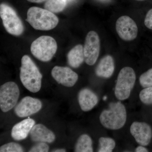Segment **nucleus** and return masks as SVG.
Masks as SVG:
<instances>
[{
  "label": "nucleus",
  "instance_id": "1",
  "mask_svg": "<svg viewBox=\"0 0 152 152\" xmlns=\"http://www.w3.org/2000/svg\"><path fill=\"white\" fill-rule=\"evenodd\" d=\"M20 77L24 86L31 92L37 93L40 90L42 75L35 63L27 55L22 58Z\"/></svg>",
  "mask_w": 152,
  "mask_h": 152
},
{
  "label": "nucleus",
  "instance_id": "2",
  "mask_svg": "<svg viewBox=\"0 0 152 152\" xmlns=\"http://www.w3.org/2000/svg\"><path fill=\"white\" fill-rule=\"evenodd\" d=\"M127 113L125 106L121 102L111 103L108 109L101 113L100 121L104 127L111 130H118L126 124Z\"/></svg>",
  "mask_w": 152,
  "mask_h": 152
},
{
  "label": "nucleus",
  "instance_id": "3",
  "mask_svg": "<svg viewBox=\"0 0 152 152\" xmlns=\"http://www.w3.org/2000/svg\"><path fill=\"white\" fill-rule=\"evenodd\" d=\"M27 21L36 30L49 31L54 28L59 20L53 13L46 9L32 7L28 10Z\"/></svg>",
  "mask_w": 152,
  "mask_h": 152
},
{
  "label": "nucleus",
  "instance_id": "4",
  "mask_svg": "<svg viewBox=\"0 0 152 152\" xmlns=\"http://www.w3.org/2000/svg\"><path fill=\"white\" fill-rule=\"evenodd\" d=\"M57 50V44L55 39L48 36H41L31 44L32 54L38 60L48 62L52 59Z\"/></svg>",
  "mask_w": 152,
  "mask_h": 152
},
{
  "label": "nucleus",
  "instance_id": "5",
  "mask_svg": "<svg viewBox=\"0 0 152 152\" xmlns=\"http://www.w3.org/2000/svg\"><path fill=\"white\" fill-rule=\"evenodd\" d=\"M136 79L135 73L132 68L125 67L121 70L115 88V95L118 99L123 101L129 98L134 86Z\"/></svg>",
  "mask_w": 152,
  "mask_h": 152
},
{
  "label": "nucleus",
  "instance_id": "6",
  "mask_svg": "<svg viewBox=\"0 0 152 152\" xmlns=\"http://www.w3.org/2000/svg\"><path fill=\"white\" fill-rule=\"evenodd\" d=\"M0 16L6 31L11 34L18 36L24 31V26L21 20L15 11L6 4L0 6Z\"/></svg>",
  "mask_w": 152,
  "mask_h": 152
},
{
  "label": "nucleus",
  "instance_id": "7",
  "mask_svg": "<svg viewBox=\"0 0 152 152\" xmlns=\"http://www.w3.org/2000/svg\"><path fill=\"white\" fill-rule=\"evenodd\" d=\"M20 96V90L16 83L9 82L0 88V108L4 113L10 110L15 106Z\"/></svg>",
  "mask_w": 152,
  "mask_h": 152
},
{
  "label": "nucleus",
  "instance_id": "8",
  "mask_svg": "<svg viewBox=\"0 0 152 152\" xmlns=\"http://www.w3.org/2000/svg\"><path fill=\"white\" fill-rule=\"evenodd\" d=\"M100 48L99 35L94 31H91L87 34L84 47L85 61L87 64L92 66L96 63L99 54Z\"/></svg>",
  "mask_w": 152,
  "mask_h": 152
},
{
  "label": "nucleus",
  "instance_id": "9",
  "mask_svg": "<svg viewBox=\"0 0 152 152\" xmlns=\"http://www.w3.org/2000/svg\"><path fill=\"white\" fill-rule=\"evenodd\" d=\"M116 29L120 37L124 40H133L137 36V26L134 20L127 16H123L118 19Z\"/></svg>",
  "mask_w": 152,
  "mask_h": 152
},
{
  "label": "nucleus",
  "instance_id": "10",
  "mask_svg": "<svg viewBox=\"0 0 152 152\" xmlns=\"http://www.w3.org/2000/svg\"><path fill=\"white\" fill-rule=\"evenodd\" d=\"M42 102L39 99L26 96L23 98L15 108V113L20 118H24L38 113L42 109Z\"/></svg>",
  "mask_w": 152,
  "mask_h": 152
},
{
  "label": "nucleus",
  "instance_id": "11",
  "mask_svg": "<svg viewBox=\"0 0 152 152\" xmlns=\"http://www.w3.org/2000/svg\"><path fill=\"white\" fill-rule=\"evenodd\" d=\"M51 74L58 83L66 87L73 86L78 79L77 74L67 67L56 66L52 69Z\"/></svg>",
  "mask_w": 152,
  "mask_h": 152
},
{
  "label": "nucleus",
  "instance_id": "12",
  "mask_svg": "<svg viewBox=\"0 0 152 152\" xmlns=\"http://www.w3.org/2000/svg\"><path fill=\"white\" fill-rule=\"evenodd\" d=\"M130 132L136 141L141 145H148L151 140V128L146 123L134 122L131 125Z\"/></svg>",
  "mask_w": 152,
  "mask_h": 152
},
{
  "label": "nucleus",
  "instance_id": "13",
  "mask_svg": "<svg viewBox=\"0 0 152 152\" xmlns=\"http://www.w3.org/2000/svg\"><path fill=\"white\" fill-rule=\"evenodd\" d=\"M31 140L33 142L51 143L56 140V136L51 131L42 124L34 125L30 132Z\"/></svg>",
  "mask_w": 152,
  "mask_h": 152
},
{
  "label": "nucleus",
  "instance_id": "14",
  "mask_svg": "<svg viewBox=\"0 0 152 152\" xmlns=\"http://www.w3.org/2000/svg\"><path fill=\"white\" fill-rule=\"evenodd\" d=\"M35 124L34 120L30 118L18 123L12 129V137L17 141L22 140L26 138Z\"/></svg>",
  "mask_w": 152,
  "mask_h": 152
},
{
  "label": "nucleus",
  "instance_id": "15",
  "mask_svg": "<svg viewBox=\"0 0 152 152\" xmlns=\"http://www.w3.org/2000/svg\"><path fill=\"white\" fill-rule=\"evenodd\" d=\"M79 105L82 110L89 111L97 104L99 99L93 91L88 88H84L78 94Z\"/></svg>",
  "mask_w": 152,
  "mask_h": 152
},
{
  "label": "nucleus",
  "instance_id": "16",
  "mask_svg": "<svg viewBox=\"0 0 152 152\" xmlns=\"http://www.w3.org/2000/svg\"><path fill=\"white\" fill-rule=\"evenodd\" d=\"M115 64L111 56L107 55L100 61L96 69V75L101 77L108 78L113 74Z\"/></svg>",
  "mask_w": 152,
  "mask_h": 152
},
{
  "label": "nucleus",
  "instance_id": "17",
  "mask_svg": "<svg viewBox=\"0 0 152 152\" xmlns=\"http://www.w3.org/2000/svg\"><path fill=\"white\" fill-rule=\"evenodd\" d=\"M68 62L71 67L78 68L85 60L84 48L81 45H78L73 48L67 55Z\"/></svg>",
  "mask_w": 152,
  "mask_h": 152
},
{
  "label": "nucleus",
  "instance_id": "18",
  "mask_svg": "<svg viewBox=\"0 0 152 152\" xmlns=\"http://www.w3.org/2000/svg\"><path fill=\"white\" fill-rule=\"evenodd\" d=\"M92 140L87 134L82 135L79 137L75 146V152H92Z\"/></svg>",
  "mask_w": 152,
  "mask_h": 152
},
{
  "label": "nucleus",
  "instance_id": "19",
  "mask_svg": "<svg viewBox=\"0 0 152 152\" xmlns=\"http://www.w3.org/2000/svg\"><path fill=\"white\" fill-rule=\"evenodd\" d=\"M67 2V0H48L45 9L53 13L60 12L65 8Z\"/></svg>",
  "mask_w": 152,
  "mask_h": 152
},
{
  "label": "nucleus",
  "instance_id": "20",
  "mask_svg": "<svg viewBox=\"0 0 152 152\" xmlns=\"http://www.w3.org/2000/svg\"><path fill=\"white\" fill-rule=\"evenodd\" d=\"M115 147V142L113 139L102 137L99 140V152H111Z\"/></svg>",
  "mask_w": 152,
  "mask_h": 152
},
{
  "label": "nucleus",
  "instance_id": "21",
  "mask_svg": "<svg viewBox=\"0 0 152 152\" xmlns=\"http://www.w3.org/2000/svg\"><path fill=\"white\" fill-rule=\"evenodd\" d=\"M24 151L23 147L17 143H8L3 145L0 148L1 152H22Z\"/></svg>",
  "mask_w": 152,
  "mask_h": 152
},
{
  "label": "nucleus",
  "instance_id": "22",
  "mask_svg": "<svg viewBox=\"0 0 152 152\" xmlns=\"http://www.w3.org/2000/svg\"><path fill=\"white\" fill-rule=\"evenodd\" d=\"M140 98L142 102L146 104H152V87H148L140 93Z\"/></svg>",
  "mask_w": 152,
  "mask_h": 152
},
{
  "label": "nucleus",
  "instance_id": "23",
  "mask_svg": "<svg viewBox=\"0 0 152 152\" xmlns=\"http://www.w3.org/2000/svg\"><path fill=\"white\" fill-rule=\"evenodd\" d=\"M140 83L144 88L152 86V69L142 74L140 77Z\"/></svg>",
  "mask_w": 152,
  "mask_h": 152
},
{
  "label": "nucleus",
  "instance_id": "24",
  "mask_svg": "<svg viewBox=\"0 0 152 152\" xmlns=\"http://www.w3.org/2000/svg\"><path fill=\"white\" fill-rule=\"evenodd\" d=\"M49 151V146L45 142H39L32 147L29 152H47Z\"/></svg>",
  "mask_w": 152,
  "mask_h": 152
},
{
  "label": "nucleus",
  "instance_id": "25",
  "mask_svg": "<svg viewBox=\"0 0 152 152\" xmlns=\"http://www.w3.org/2000/svg\"><path fill=\"white\" fill-rule=\"evenodd\" d=\"M145 24L148 28L152 30V9L147 14L145 18Z\"/></svg>",
  "mask_w": 152,
  "mask_h": 152
},
{
  "label": "nucleus",
  "instance_id": "26",
  "mask_svg": "<svg viewBox=\"0 0 152 152\" xmlns=\"http://www.w3.org/2000/svg\"><path fill=\"white\" fill-rule=\"evenodd\" d=\"M135 151L137 152H148V151L145 148L142 146V145L138 147L136 149Z\"/></svg>",
  "mask_w": 152,
  "mask_h": 152
},
{
  "label": "nucleus",
  "instance_id": "27",
  "mask_svg": "<svg viewBox=\"0 0 152 152\" xmlns=\"http://www.w3.org/2000/svg\"><path fill=\"white\" fill-rule=\"evenodd\" d=\"M28 1L31 2L32 3H41L42 2L45 1H46V0H27Z\"/></svg>",
  "mask_w": 152,
  "mask_h": 152
},
{
  "label": "nucleus",
  "instance_id": "28",
  "mask_svg": "<svg viewBox=\"0 0 152 152\" xmlns=\"http://www.w3.org/2000/svg\"><path fill=\"white\" fill-rule=\"evenodd\" d=\"M66 151V150L64 149H58L54 150L52 151V152H65Z\"/></svg>",
  "mask_w": 152,
  "mask_h": 152
},
{
  "label": "nucleus",
  "instance_id": "29",
  "mask_svg": "<svg viewBox=\"0 0 152 152\" xmlns=\"http://www.w3.org/2000/svg\"><path fill=\"white\" fill-rule=\"evenodd\" d=\"M73 1V0H67V2H71L72 1Z\"/></svg>",
  "mask_w": 152,
  "mask_h": 152
},
{
  "label": "nucleus",
  "instance_id": "30",
  "mask_svg": "<svg viewBox=\"0 0 152 152\" xmlns=\"http://www.w3.org/2000/svg\"><path fill=\"white\" fill-rule=\"evenodd\" d=\"M139 1H142V0H139Z\"/></svg>",
  "mask_w": 152,
  "mask_h": 152
}]
</instances>
